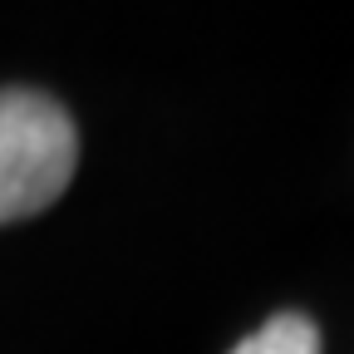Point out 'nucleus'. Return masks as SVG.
Wrapping results in <instances>:
<instances>
[{
	"label": "nucleus",
	"instance_id": "1",
	"mask_svg": "<svg viewBox=\"0 0 354 354\" xmlns=\"http://www.w3.org/2000/svg\"><path fill=\"white\" fill-rule=\"evenodd\" d=\"M79 162V133L59 99L39 88H0V227L64 197Z\"/></svg>",
	"mask_w": 354,
	"mask_h": 354
},
{
	"label": "nucleus",
	"instance_id": "2",
	"mask_svg": "<svg viewBox=\"0 0 354 354\" xmlns=\"http://www.w3.org/2000/svg\"><path fill=\"white\" fill-rule=\"evenodd\" d=\"M232 354H320V330L300 310H281L261 330H251Z\"/></svg>",
	"mask_w": 354,
	"mask_h": 354
}]
</instances>
